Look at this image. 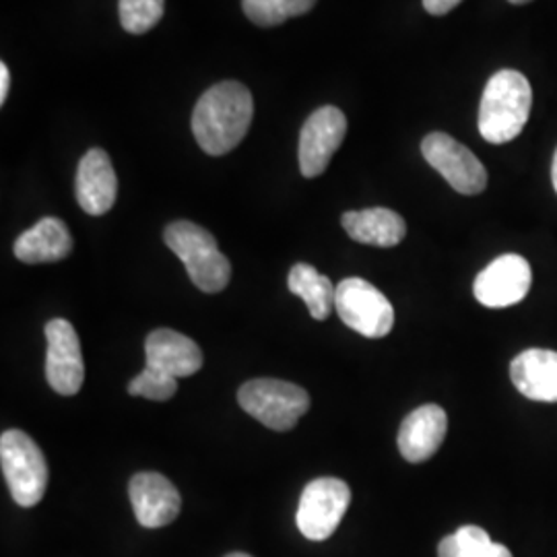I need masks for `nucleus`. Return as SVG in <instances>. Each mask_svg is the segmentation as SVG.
<instances>
[{
    "instance_id": "obj_7",
    "label": "nucleus",
    "mask_w": 557,
    "mask_h": 557,
    "mask_svg": "<svg viewBox=\"0 0 557 557\" xmlns=\"http://www.w3.org/2000/svg\"><path fill=\"white\" fill-rule=\"evenodd\" d=\"M351 504V490L337 478H320L310 481L299 498V533L310 541L331 537Z\"/></svg>"
},
{
    "instance_id": "obj_3",
    "label": "nucleus",
    "mask_w": 557,
    "mask_h": 557,
    "mask_svg": "<svg viewBox=\"0 0 557 557\" xmlns=\"http://www.w3.org/2000/svg\"><path fill=\"white\" fill-rule=\"evenodd\" d=\"M165 244L178 257L190 281L205 294L223 292L232 277V264L218 239L193 221H174L165 227Z\"/></svg>"
},
{
    "instance_id": "obj_27",
    "label": "nucleus",
    "mask_w": 557,
    "mask_h": 557,
    "mask_svg": "<svg viewBox=\"0 0 557 557\" xmlns=\"http://www.w3.org/2000/svg\"><path fill=\"white\" fill-rule=\"evenodd\" d=\"M225 557H252V556H248V554H239V552H236V554H230V556H225Z\"/></svg>"
},
{
    "instance_id": "obj_13",
    "label": "nucleus",
    "mask_w": 557,
    "mask_h": 557,
    "mask_svg": "<svg viewBox=\"0 0 557 557\" xmlns=\"http://www.w3.org/2000/svg\"><path fill=\"white\" fill-rule=\"evenodd\" d=\"M75 195L89 215L108 213L119 195V178L110 156L103 149H89L79 163Z\"/></svg>"
},
{
    "instance_id": "obj_24",
    "label": "nucleus",
    "mask_w": 557,
    "mask_h": 557,
    "mask_svg": "<svg viewBox=\"0 0 557 557\" xmlns=\"http://www.w3.org/2000/svg\"><path fill=\"white\" fill-rule=\"evenodd\" d=\"M462 0H423V7L430 15L442 17L446 13H450L455 7H458Z\"/></svg>"
},
{
    "instance_id": "obj_5",
    "label": "nucleus",
    "mask_w": 557,
    "mask_h": 557,
    "mask_svg": "<svg viewBox=\"0 0 557 557\" xmlns=\"http://www.w3.org/2000/svg\"><path fill=\"white\" fill-rule=\"evenodd\" d=\"M0 465L11 496L23 506L40 504L48 485V465L40 446L21 430L0 436Z\"/></svg>"
},
{
    "instance_id": "obj_19",
    "label": "nucleus",
    "mask_w": 557,
    "mask_h": 557,
    "mask_svg": "<svg viewBox=\"0 0 557 557\" xmlns=\"http://www.w3.org/2000/svg\"><path fill=\"white\" fill-rule=\"evenodd\" d=\"M287 287L292 294H296L306 301L310 314L314 320H326L335 310V296L337 287L333 281L319 273L312 264L298 262L287 277Z\"/></svg>"
},
{
    "instance_id": "obj_2",
    "label": "nucleus",
    "mask_w": 557,
    "mask_h": 557,
    "mask_svg": "<svg viewBox=\"0 0 557 557\" xmlns=\"http://www.w3.org/2000/svg\"><path fill=\"white\" fill-rule=\"evenodd\" d=\"M533 106V89L518 71L504 69L487 81L479 106V133L492 145H504L522 133Z\"/></svg>"
},
{
    "instance_id": "obj_25",
    "label": "nucleus",
    "mask_w": 557,
    "mask_h": 557,
    "mask_svg": "<svg viewBox=\"0 0 557 557\" xmlns=\"http://www.w3.org/2000/svg\"><path fill=\"white\" fill-rule=\"evenodd\" d=\"M9 89H11V73H9V66L0 62V103L7 101Z\"/></svg>"
},
{
    "instance_id": "obj_9",
    "label": "nucleus",
    "mask_w": 557,
    "mask_h": 557,
    "mask_svg": "<svg viewBox=\"0 0 557 557\" xmlns=\"http://www.w3.org/2000/svg\"><path fill=\"white\" fill-rule=\"evenodd\" d=\"M46 379L62 395H77L85 380V361L81 354L79 335L75 326L64 319L50 320L46 324Z\"/></svg>"
},
{
    "instance_id": "obj_16",
    "label": "nucleus",
    "mask_w": 557,
    "mask_h": 557,
    "mask_svg": "<svg viewBox=\"0 0 557 557\" xmlns=\"http://www.w3.org/2000/svg\"><path fill=\"white\" fill-rule=\"evenodd\" d=\"M510 379L520 395L541 403H557V351H522L510 366Z\"/></svg>"
},
{
    "instance_id": "obj_15",
    "label": "nucleus",
    "mask_w": 557,
    "mask_h": 557,
    "mask_svg": "<svg viewBox=\"0 0 557 557\" xmlns=\"http://www.w3.org/2000/svg\"><path fill=\"white\" fill-rule=\"evenodd\" d=\"M147 366L172 379H186L202 368V351L190 337L172 329H158L145 341Z\"/></svg>"
},
{
    "instance_id": "obj_14",
    "label": "nucleus",
    "mask_w": 557,
    "mask_h": 557,
    "mask_svg": "<svg viewBox=\"0 0 557 557\" xmlns=\"http://www.w3.org/2000/svg\"><path fill=\"white\" fill-rule=\"evenodd\" d=\"M448 432V418L440 405H423L403 419L398 450L409 462H423L438 453Z\"/></svg>"
},
{
    "instance_id": "obj_8",
    "label": "nucleus",
    "mask_w": 557,
    "mask_h": 557,
    "mask_svg": "<svg viewBox=\"0 0 557 557\" xmlns=\"http://www.w3.org/2000/svg\"><path fill=\"white\" fill-rule=\"evenodd\" d=\"M425 161L440 172L444 180L467 197L485 190L487 172L473 151L446 133H432L421 143Z\"/></svg>"
},
{
    "instance_id": "obj_26",
    "label": "nucleus",
    "mask_w": 557,
    "mask_h": 557,
    "mask_svg": "<svg viewBox=\"0 0 557 557\" xmlns=\"http://www.w3.org/2000/svg\"><path fill=\"white\" fill-rule=\"evenodd\" d=\"M552 180H554V188H556L557 193V149L556 156H554V163H552Z\"/></svg>"
},
{
    "instance_id": "obj_1",
    "label": "nucleus",
    "mask_w": 557,
    "mask_h": 557,
    "mask_svg": "<svg viewBox=\"0 0 557 557\" xmlns=\"http://www.w3.org/2000/svg\"><path fill=\"white\" fill-rule=\"evenodd\" d=\"M255 116V101L246 85L221 81L202 94L193 114V133L209 156H225L246 137Z\"/></svg>"
},
{
    "instance_id": "obj_11",
    "label": "nucleus",
    "mask_w": 557,
    "mask_h": 557,
    "mask_svg": "<svg viewBox=\"0 0 557 557\" xmlns=\"http://www.w3.org/2000/svg\"><path fill=\"white\" fill-rule=\"evenodd\" d=\"M531 283L533 271L529 260L520 255H504L479 273L473 294L487 308H508L527 298Z\"/></svg>"
},
{
    "instance_id": "obj_20",
    "label": "nucleus",
    "mask_w": 557,
    "mask_h": 557,
    "mask_svg": "<svg viewBox=\"0 0 557 557\" xmlns=\"http://www.w3.org/2000/svg\"><path fill=\"white\" fill-rule=\"evenodd\" d=\"M438 557H515L512 552L494 543L487 531L475 524L460 527L457 533L442 539L438 545Z\"/></svg>"
},
{
    "instance_id": "obj_22",
    "label": "nucleus",
    "mask_w": 557,
    "mask_h": 557,
    "mask_svg": "<svg viewBox=\"0 0 557 557\" xmlns=\"http://www.w3.org/2000/svg\"><path fill=\"white\" fill-rule=\"evenodd\" d=\"M165 0H120V25L133 36L151 32L163 17Z\"/></svg>"
},
{
    "instance_id": "obj_17",
    "label": "nucleus",
    "mask_w": 557,
    "mask_h": 557,
    "mask_svg": "<svg viewBox=\"0 0 557 557\" xmlns=\"http://www.w3.org/2000/svg\"><path fill=\"white\" fill-rule=\"evenodd\" d=\"M73 252V236L64 221L44 218L15 242V257L25 264L59 262Z\"/></svg>"
},
{
    "instance_id": "obj_23",
    "label": "nucleus",
    "mask_w": 557,
    "mask_h": 557,
    "mask_svg": "<svg viewBox=\"0 0 557 557\" xmlns=\"http://www.w3.org/2000/svg\"><path fill=\"white\" fill-rule=\"evenodd\" d=\"M178 391V382L156 368L145 366L139 376L131 380L128 395L149 398V400H170Z\"/></svg>"
},
{
    "instance_id": "obj_6",
    "label": "nucleus",
    "mask_w": 557,
    "mask_h": 557,
    "mask_svg": "<svg viewBox=\"0 0 557 557\" xmlns=\"http://www.w3.org/2000/svg\"><path fill=\"white\" fill-rule=\"evenodd\" d=\"M335 310L351 331L368 338L386 337L395 326V308L366 278H343L337 285Z\"/></svg>"
},
{
    "instance_id": "obj_18",
    "label": "nucleus",
    "mask_w": 557,
    "mask_h": 557,
    "mask_svg": "<svg viewBox=\"0 0 557 557\" xmlns=\"http://www.w3.org/2000/svg\"><path fill=\"white\" fill-rule=\"evenodd\" d=\"M343 230L349 238L359 244L379 246V248H393L407 236V223L391 211V209H363V211H349L343 215Z\"/></svg>"
},
{
    "instance_id": "obj_12",
    "label": "nucleus",
    "mask_w": 557,
    "mask_h": 557,
    "mask_svg": "<svg viewBox=\"0 0 557 557\" xmlns=\"http://www.w3.org/2000/svg\"><path fill=\"white\" fill-rule=\"evenodd\" d=\"M135 517L145 529H161L174 522L182 508L176 485L161 473H137L128 483Z\"/></svg>"
},
{
    "instance_id": "obj_10",
    "label": "nucleus",
    "mask_w": 557,
    "mask_h": 557,
    "mask_svg": "<svg viewBox=\"0 0 557 557\" xmlns=\"http://www.w3.org/2000/svg\"><path fill=\"white\" fill-rule=\"evenodd\" d=\"M347 135V119L335 106L319 108L306 120L299 135V170L306 178L326 172Z\"/></svg>"
},
{
    "instance_id": "obj_4",
    "label": "nucleus",
    "mask_w": 557,
    "mask_h": 557,
    "mask_svg": "<svg viewBox=\"0 0 557 557\" xmlns=\"http://www.w3.org/2000/svg\"><path fill=\"white\" fill-rule=\"evenodd\" d=\"M238 403L248 416L275 432L296 428L299 418L310 409V397L301 386L275 379L246 382L238 391Z\"/></svg>"
},
{
    "instance_id": "obj_28",
    "label": "nucleus",
    "mask_w": 557,
    "mask_h": 557,
    "mask_svg": "<svg viewBox=\"0 0 557 557\" xmlns=\"http://www.w3.org/2000/svg\"><path fill=\"white\" fill-rule=\"evenodd\" d=\"M512 4H527V2H531V0H510Z\"/></svg>"
},
{
    "instance_id": "obj_21",
    "label": "nucleus",
    "mask_w": 557,
    "mask_h": 557,
    "mask_svg": "<svg viewBox=\"0 0 557 557\" xmlns=\"http://www.w3.org/2000/svg\"><path fill=\"white\" fill-rule=\"evenodd\" d=\"M317 0H242L246 17L260 27L281 25L283 21L308 13Z\"/></svg>"
}]
</instances>
